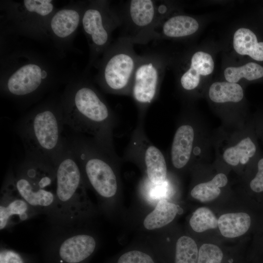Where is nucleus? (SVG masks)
Segmentation results:
<instances>
[{
  "mask_svg": "<svg viewBox=\"0 0 263 263\" xmlns=\"http://www.w3.org/2000/svg\"><path fill=\"white\" fill-rule=\"evenodd\" d=\"M62 112L65 125L77 133L89 135L114 148L113 135L117 116L93 86L83 85L72 92Z\"/></svg>",
  "mask_w": 263,
  "mask_h": 263,
  "instance_id": "1",
  "label": "nucleus"
},
{
  "mask_svg": "<svg viewBox=\"0 0 263 263\" xmlns=\"http://www.w3.org/2000/svg\"><path fill=\"white\" fill-rule=\"evenodd\" d=\"M62 109L46 106L27 115L18 126V132L26 149V156L54 165L63 151L66 139Z\"/></svg>",
  "mask_w": 263,
  "mask_h": 263,
  "instance_id": "2",
  "label": "nucleus"
},
{
  "mask_svg": "<svg viewBox=\"0 0 263 263\" xmlns=\"http://www.w3.org/2000/svg\"><path fill=\"white\" fill-rule=\"evenodd\" d=\"M67 141L82 175L96 192L105 198L115 195L118 188L116 168L123 159L117 155L114 148L89 136L77 135Z\"/></svg>",
  "mask_w": 263,
  "mask_h": 263,
  "instance_id": "3",
  "label": "nucleus"
},
{
  "mask_svg": "<svg viewBox=\"0 0 263 263\" xmlns=\"http://www.w3.org/2000/svg\"><path fill=\"white\" fill-rule=\"evenodd\" d=\"M214 53L204 48H193L176 56H169L177 89L186 99L204 96L215 70Z\"/></svg>",
  "mask_w": 263,
  "mask_h": 263,
  "instance_id": "4",
  "label": "nucleus"
},
{
  "mask_svg": "<svg viewBox=\"0 0 263 263\" xmlns=\"http://www.w3.org/2000/svg\"><path fill=\"white\" fill-rule=\"evenodd\" d=\"M13 180L18 193L30 206L48 207L56 201V171L50 163L26 156Z\"/></svg>",
  "mask_w": 263,
  "mask_h": 263,
  "instance_id": "5",
  "label": "nucleus"
},
{
  "mask_svg": "<svg viewBox=\"0 0 263 263\" xmlns=\"http://www.w3.org/2000/svg\"><path fill=\"white\" fill-rule=\"evenodd\" d=\"M134 44L130 38L121 36L107 49L99 80L107 92L131 96L133 75L141 56L135 53Z\"/></svg>",
  "mask_w": 263,
  "mask_h": 263,
  "instance_id": "6",
  "label": "nucleus"
},
{
  "mask_svg": "<svg viewBox=\"0 0 263 263\" xmlns=\"http://www.w3.org/2000/svg\"><path fill=\"white\" fill-rule=\"evenodd\" d=\"M169 56L161 53L141 56L133 76L131 96L138 111V120H145L147 111L157 99Z\"/></svg>",
  "mask_w": 263,
  "mask_h": 263,
  "instance_id": "7",
  "label": "nucleus"
},
{
  "mask_svg": "<svg viewBox=\"0 0 263 263\" xmlns=\"http://www.w3.org/2000/svg\"><path fill=\"white\" fill-rule=\"evenodd\" d=\"M152 0L127 1L119 12L123 26L122 37L130 38L134 44H145L158 22L169 14L165 2Z\"/></svg>",
  "mask_w": 263,
  "mask_h": 263,
  "instance_id": "8",
  "label": "nucleus"
},
{
  "mask_svg": "<svg viewBox=\"0 0 263 263\" xmlns=\"http://www.w3.org/2000/svg\"><path fill=\"white\" fill-rule=\"evenodd\" d=\"M56 178V201L59 207L76 216L84 195L82 173L67 139L65 147L54 164Z\"/></svg>",
  "mask_w": 263,
  "mask_h": 263,
  "instance_id": "9",
  "label": "nucleus"
},
{
  "mask_svg": "<svg viewBox=\"0 0 263 263\" xmlns=\"http://www.w3.org/2000/svg\"><path fill=\"white\" fill-rule=\"evenodd\" d=\"M144 121L137 120L122 159L141 165L151 183L161 184L167 180V162L162 152L148 138Z\"/></svg>",
  "mask_w": 263,
  "mask_h": 263,
  "instance_id": "10",
  "label": "nucleus"
},
{
  "mask_svg": "<svg viewBox=\"0 0 263 263\" xmlns=\"http://www.w3.org/2000/svg\"><path fill=\"white\" fill-rule=\"evenodd\" d=\"M200 129L196 118L188 109L180 116L170 151L169 159L173 167L182 169L194 159H200L201 143Z\"/></svg>",
  "mask_w": 263,
  "mask_h": 263,
  "instance_id": "11",
  "label": "nucleus"
},
{
  "mask_svg": "<svg viewBox=\"0 0 263 263\" xmlns=\"http://www.w3.org/2000/svg\"><path fill=\"white\" fill-rule=\"evenodd\" d=\"M82 22L96 53L109 47L113 31L122 25L119 12L111 10L106 5L99 4H94L85 11Z\"/></svg>",
  "mask_w": 263,
  "mask_h": 263,
  "instance_id": "12",
  "label": "nucleus"
},
{
  "mask_svg": "<svg viewBox=\"0 0 263 263\" xmlns=\"http://www.w3.org/2000/svg\"><path fill=\"white\" fill-rule=\"evenodd\" d=\"M231 132H225L216 141L218 159L232 167L244 166L255 155L257 147L242 131V124Z\"/></svg>",
  "mask_w": 263,
  "mask_h": 263,
  "instance_id": "13",
  "label": "nucleus"
},
{
  "mask_svg": "<svg viewBox=\"0 0 263 263\" xmlns=\"http://www.w3.org/2000/svg\"><path fill=\"white\" fill-rule=\"evenodd\" d=\"M204 96L214 110L223 118L229 115H238L242 112L244 99L243 87L238 83L224 80L211 81L207 87Z\"/></svg>",
  "mask_w": 263,
  "mask_h": 263,
  "instance_id": "14",
  "label": "nucleus"
},
{
  "mask_svg": "<svg viewBox=\"0 0 263 263\" xmlns=\"http://www.w3.org/2000/svg\"><path fill=\"white\" fill-rule=\"evenodd\" d=\"M198 18L175 12L161 19L151 32L148 41L153 39L179 40L194 36L201 28Z\"/></svg>",
  "mask_w": 263,
  "mask_h": 263,
  "instance_id": "15",
  "label": "nucleus"
},
{
  "mask_svg": "<svg viewBox=\"0 0 263 263\" xmlns=\"http://www.w3.org/2000/svg\"><path fill=\"white\" fill-rule=\"evenodd\" d=\"M46 75V72L38 65H25L9 77L6 89L9 94L14 96L29 95L40 87Z\"/></svg>",
  "mask_w": 263,
  "mask_h": 263,
  "instance_id": "16",
  "label": "nucleus"
},
{
  "mask_svg": "<svg viewBox=\"0 0 263 263\" xmlns=\"http://www.w3.org/2000/svg\"><path fill=\"white\" fill-rule=\"evenodd\" d=\"M3 200L6 201L0 206V229L5 228L12 218L18 217L20 221L28 216L29 205L18 193L13 180L10 177L2 188Z\"/></svg>",
  "mask_w": 263,
  "mask_h": 263,
  "instance_id": "17",
  "label": "nucleus"
},
{
  "mask_svg": "<svg viewBox=\"0 0 263 263\" xmlns=\"http://www.w3.org/2000/svg\"><path fill=\"white\" fill-rule=\"evenodd\" d=\"M230 47L236 56L241 58L248 56L256 61H263V41H259L256 35L248 28L240 26L234 30Z\"/></svg>",
  "mask_w": 263,
  "mask_h": 263,
  "instance_id": "18",
  "label": "nucleus"
},
{
  "mask_svg": "<svg viewBox=\"0 0 263 263\" xmlns=\"http://www.w3.org/2000/svg\"><path fill=\"white\" fill-rule=\"evenodd\" d=\"M96 246L94 239L87 234H77L65 240L59 249L61 258L68 263H77L89 257Z\"/></svg>",
  "mask_w": 263,
  "mask_h": 263,
  "instance_id": "19",
  "label": "nucleus"
},
{
  "mask_svg": "<svg viewBox=\"0 0 263 263\" xmlns=\"http://www.w3.org/2000/svg\"><path fill=\"white\" fill-rule=\"evenodd\" d=\"M222 75L223 80L241 85L244 80L251 81L262 78L263 67L254 62L227 64L223 67Z\"/></svg>",
  "mask_w": 263,
  "mask_h": 263,
  "instance_id": "20",
  "label": "nucleus"
},
{
  "mask_svg": "<svg viewBox=\"0 0 263 263\" xmlns=\"http://www.w3.org/2000/svg\"><path fill=\"white\" fill-rule=\"evenodd\" d=\"M251 223L250 216L244 212L224 214L218 220L221 233L227 238H235L244 234L249 229Z\"/></svg>",
  "mask_w": 263,
  "mask_h": 263,
  "instance_id": "21",
  "label": "nucleus"
},
{
  "mask_svg": "<svg viewBox=\"0 0 263 263\" xmlns=\"http://www.w3.org/2000/svg\"><path fill=\"white\" fill-rule=\"evenodd\" d=\"M178 211L176 205L169 202L165 199H161L154 210L146 217L143 225L148 230L163 227L174 219Z\"/></svg>",
  "mask_w": 263,
  "mask_h": 263,
  "instance_id": "22",
  "label": "nucleus"
},
{
  "mask_svg": "<svg viewBox=\"0 0 263 263\" xmlns=\"http://www.w3.org/2000/svg\"><path fill=\"white\" fill-rule=\"evenodd\" d=\"M228 179L222 172L216 174L210 180L199 183L190 191L191 196L202 202L211 201L217 198L221 188L226 186Z\"/></svg>",
  "mask_w": 263,
  "mask_h": 263,
  "instance_id": "23",
  "label": "nucleus"
},
{
  "mask_svg": "<svg viewBox=\"0 0 263 263\" xmlns=\"http://www.w3.org/2000/svg\"><path fill=\"white\" fill-rule=\"evenodd\" d=\"M80 21L79 13L73 9H62L53 17L51 27L58 37L64 38L72 34L77 29Z\"/></svg>",
  "mask_w": 263,
  "mask_h": 263,
  "instance_id": "24",
  "label": "nucleus"
},
{
  "mask_svg": "<svg viewBox=\"0 0 263 263\" xmlns=\"http://www.w3.org/2000/svg\"><path fill=\"white\" fill-rule=\"evenodd\" d=\"M198 250L195 242L190 237H180L176 244L175 263H197Z\"/></svg>",
  "mask_w": 263,
  "mask_h": 263,
  "instance_id": "25",
  "label": "nucleus"
},
{
  "mask_svg": "<svg viewBox=\"0 0 263 263\" xmlns=\"http://www.w3.org/2000/svg\"><path fill=\"white\" fill-rule=\"evenodd\" d=\"M192 229L196 232H202L218 226V219L211 210L205 207L197 209L189 220Z\"/></svg>",
  "mask_w": 263,
  "mask_h": 263,
  "instance_id": "26",
  "label": "nucleus"
},
{
  "mask_svg": "<svg viewBox=\"0 0 263 263\" xmlns=\"http://www.w3.org/2000/svg\"><path fill=\"white\" fill-rule=\"evenodd\" d=\"M223 257V252L218 246L204 244L199 250L197 263H221Z\"/></svg>",
  "mask_w": 263,
  "mask_h": 263,
  "instance_id": "27",
  "label": "nucleus"
},
{
  "mask_svg": "<svg viewBox=\"0 0 263 263\" xmlns=\"http://www.w3.org/2000/svg\"><path fill=\"white\" fill-rule=\"evenodd\" d=\"M51 2L52 0H25L23 2L28 11L45 16L50 14L53 10Z\"/></svg>",
  "mask_w": 263,
  "mask_h": 263,
  "instance_id": "28",
  "label": "nucleus"
},
{
  "mask_svg": "<svg viewBox=\"0 0 263 263\" xmlns=\"http://www.w3.org/2000/svg\"><path fill=\"white\" fill-rule=\"evenodd\" d=\"M117 263H154L148 254L137 250L130 251L123 254Z\"/></svg>",
  "mask_w": 263,
  "mask_h": 263,
  "instance_id": "29",
  "label": "nucleus"
},
{
  "mask_svg": "<svg viewBox=\"0 0 263 263\" xmlns=\"http://www.w3.org/2000/svg\"><path fill=\"white\" fill-rule=\"evenodd\" d=\"M249 187L252 191L256 193L263 192V158L257 164V172L250 181Z\"/></svg>",
  "mask_w": 263,
  "mask_h": 263,
  "instance_id": "30",
  "label": "nucleus"
},
{
  "mask_svg": "<svg viewBox=\"0 0 263 263\" xmlns=\"http://www.w3.org/2000/svg\"><path fill=\"white\" fill-rule=\"evenodd\" d=\"M0 263H23V262L18 253L5 250L0 252Z\"/></svg>",
  "mask_w": 263,
  "mask_h": 263,
  "instance_id": "31",
  "label": "nucleus"
}]
</instances>
